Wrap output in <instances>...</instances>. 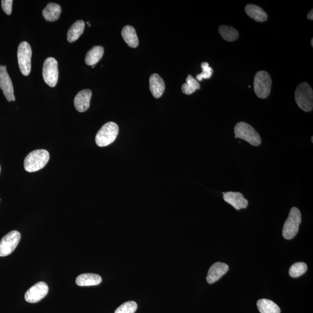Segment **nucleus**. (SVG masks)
Segmentation results:
<instances>
[{"mask_svg": "<svg viewBox=\"0 0 313 313\" xmlns=\"http://www.w3.org/2000/svg\"><path fill=\"white\" fill-rule=\"evenodd\" d=\"M150 90L153 97L160 98L165 91V82L158 74H153L150 78Z\"/></svg>", "mask_w": 313, "mask_h": 313, "instance_id": "nucleus-15", "label": "nucleus"}, {"mask_svg": "<svg viewBox=\"0 0 313 313\" xmlns=\"http://www.w3.org/2000/svg\"><path fill=\"white\" fill-rule=\"evenodd\" d=\"M308 18L309 20H313V10H312L309 12V13L308 14Z\"/></svg>", "mask_w": 313, "mask_h": 313, "instance_id": "nucleus-29", "label": "nucleus"}, {"mask_svg": "<svg viewBox=\"0 0 313 313\" xmlns=\"http://www.w3.org/2000/svg\"><path fill=\"white\" fill-rule=\"evenodd\" d=\"M308 271V266L303 262H297L291 267L289 274L291 277L297 278L305 274Z\"/></svg>", "mask_w": 313, "mask_h": 313, "instance_id": "nucleus-25", "label": "nucleus"}, {"mask_svg": "<svg viewBox=\"0 0 313 313\" xmlns=\"http://www.w3.org/2000/svg\"><path fill=\"white\" fill-rule=\"evenodd\" d=\"M102 282L100 276L92 273H85L76 278V284L80 287L94 286L99 285Z\"/></svg>", "mask_w": 313, "mask_h": 313, "instance_id": "nucleus-16", "label": "nucleus"}, {"mask_svg": "<svg viewBox=\"0 0 313 313\" xmlns=\"http://www.w3.org/2000/svg\"><path fill=\"white\" fill-rule=\"evenodd\" d=\"M48 291V286L45 282H39L27 291L24 299L30 303H38L47 295Z\"/></svg>", "mask_w": 313, "mask_h": 313, "instance_id": "nucleus-10", "label": "nucleus"}, {"mask_svg": "<svg viewBox=\"0 0 313 313\" xmlns=\"http://www.w3.org/2000/svg\"><path fill=\"white\" fill-rule=\"evenodd\" d=\"M121 35L129 47L137 48L139 45L136 29L131 26H126L122 29Z\"/></svg>", "mask_w": 313, "mask_h": 313, "instance_id": "nucleus-19", "label": "nucleus"}, {"mask_svg": "<svg viewBox=\"0 0 313 313\" xmlns=\"http://www.w3.org/2000/svg\"><path fill=\"white\" fill-rule=\"evenodd\" d=\"M0 88L8 102L15 101L13 84L6 66H0Z\"/></svg>", "mask_w": 313, "mask_h": 313, "instance_id": "nucleus-11", "label": "nucleus"}, {"mask_svg": "<svg viewBox=\"0 0 313 313\" xmlns=\"http://www.w3.org/2000/svg\"><path fill=\"white\" fill-rule=\"evenodd\" d=\"M119 129L115 122H109L102 126L97 134L95 142L99 147H106L112 144L118 136Z\"/></svg>", "mask_w": 313, "mask_h": 313, "instance_id": "nucleus-5", "label": "nucleus"}, {"mask_svg": "<svg viewBox=\"0 0 313 313\" xmlns=\"http://www.w3.org/2000/svg\"><path fill=\"white\" fill-rule=\"evenodd\" d=\"M0 172H1V168H0Z\"/></svg>", "mask_w": 313, "mask_h": 313, "instance_id": "nucleus-33", "label": "nucleus"}, {"mask_svg": "<svg viewBox=\"0 0 313 313\" xmlns=\"http://www.w3.org/2000/svg\"><path fill=\"white\" fill-rule=\"evenodd\" d=\"M245 11L248 16L257 22H263L268 20V15L266 12L256 5L248 4Z\"/></svg>", "mask_w": 313, "mask_h": 313, "instance_id": "nucleus-17", "label": "nucleus"}, {"mask_svg": "<svg viewBox=\"0 0 313 313\" xmlns=\"http://www.w3.org/2000/svg\"><path fill=\"white\" fill-rule=\"evenodd\" d=\"M85 29V22L79 20L74 23L67 32V41L73 42L78 40L79 37L83 33Z\"/></svg>", "mask_w": 313, "mask_h": 313, "instance_id": "nucleus-20", "label": "nucleus"}, {"mask_svg": "<svg viewBox=\"0 0 313 313\" xmlns=\"http://www.w3.org/2000/svg\"><path fill=\"white\" fill-rule=\"evenodd\" d=\"M202 73L196 76V79L198 81H201L203 79H208L211 78L213 74V69L209 65L207 62L201 64Z\"/></svg>", "mask_w": 313, "mask_h": 313, "instance_id": "nucleus-27", "label": "nucleus"}, {"mask_svg": "<svg viewBox=\"0 0 313 313\" xmlns=\"http://www.w3.org/2000/svg\"><path fill=\"white\" fill-rule=\"evenodd\" d=\"M62 12L60 6L55 3H49L42 11L43 17L49 21H55L59 19Z\"/></svg>", "mask_w": 313, "mask_h": 313, "instance_id": "nucleus-18", "label": "nucleus"}, {"mask_svg": "<svg viewBox=\"0 0 313 313\" xmlns=\"http://www.w3.org/2000/svg\"><path fill=\"white\" fill-rule=\"evenodd\" d=\"M235 137L240 138L254 146H258L262 142L258 133L250 124L244 122H238L235 127Z\"/></svg>", "mask_w": 313, "mask_h": 313, "instance_id": "nucleus-4", "label": "nucleus"}, {"mask_svg": "<svg viewBox=\"0 0 313 313\" xmlns=\"http://www.w3.org/2000/svg\"><path fill=\"white\" fill-rule=\"evenodd\" d=\"M87 24H88V26H89V27H90V26H91V24H90V23L87 22Z\"/></svg>", "mask_w": 313, "mask_h": 313, "instance_id": "nucleus-31", "label": "nucleus"}, {"mask_svg": "<svg viewBox=\"0 0 313 313\" xmlns=\"http://www.w3.org/2000/svg\"><path fill=\"white\" fill-rule=\"evenodd\" d=\"M229 271V266L226 263L216 262L209 269L207 281L209 284H213L225 275Z\"/></svg>", "mask_w": 313, "mask_h": 313, "instance_id": "nucleus-13", "label": "nucleus"}, {"mask_svg": "<svg viewBox=\"0 0 313 313\" xmlns=\"http://www.w3.org/2000/svg\"><path fill=\"white\" fill-rule=\"evenodd\" d=\"M296 103L300 109L306 112L313 109V91L311 86L304 82L297 86L294 93Z\"/></svg>", "mask_w": 313, "mask_h": 313, "instance_id": "nucleus-2", "label": "nucleus"}, {"mask_svg": "<svg viewBox=\"0 0 313 313\" xmlns=\"http://www.w3.org/2000/svg\"><path fill=\"white\" fill-rule=\"evenodd\" d=\"M199 89H200V85L198 81L190 75L187 78L186 83L182 86L183 93L186 95H191Z\"/></svg>", "mask_w": 313, "mask_h": 313, "instance_id": "nucleus-24", "label": "nucleus"}, {"mask_svg": "<svg viewBox=\"0 0 313 313\" xmlns=\"http://www.w3.org/2000/svg\"><path fill=\"white\" fill-rule=\"evenodd\" d=\"M21 235L19 232L13 230L2 237L0 241V256L10 255L19 244Z\"/></svg>", "mask_w": 313, "mask_h": 313, "instance_id": "nucleus-9", "label": "nucleus"}, {"mask_svg": "<svg viewBox=\"0 0 313 313\" xmlns=\"http://www.w3.org/2000/svg\"><path fill=\"white\" fill-rule=\"evenodd\" d=\"M223 193L224 200L232 205L235 210H240L247 207L248 201L241 193L229 192Z\"/></svg>", "mask_w": 313, "mask_h": 313, "instance_id": "nucleus-12", "label": "nucleus"}, {"mask_svg": "<svg viewBox=\"0 0 313 313\" xmlns=\"http://www.w3.org/2000/svg\"><path fill=\"white\" fill-rule=\"evenodd\" d=\"M50 159V153L47 150L39 149L34 150L26 156L24 161V168L29 173H35L44 168Z\"/></svg>", "mask_w": 313, "mask_h": 313, "instance_id": "nucleus-1", "label": "nucleus"}, {"mask_svg": "<svg viewBox=\"0 0 313 313\" xmlns=\"http://www.w3.org/2000/svg\"><path fill=\"white\" fill-rule=\"evenodd\" d=\"M43 78L45 83L51 87L57 85L59 78L58 63L54 58H48L44 61L42 68Z\"/></svg>", "mask_w": 313, "mask_h": 313, "instance_id": "nucleus-8", "label": "nucleus"}, {"mask_svg": "<svg viewBox=\"0 0 313 313\" xmlns=\"http://www.w3.org/2000/svg\"><path fill=\"white\" fill-rule=\"evenodd\" d=\"M257 307L260 313H280L281 309L277 304L271 300L260 299L257 302Z\"/></svg>", "mask_w": 313, "mask_h": 313, "instance_id": "nucleus-22", "label": "nucleus"}, {"mask_svg": "<svg viewBox=\"0 0 313 313\" xmlns=\"http://www.w3.org/2000/svg\"><path fill=\"white\" fill-rule=\"evenodd\" d=\"M137 308V305L136 302L128 301L119 306L115 313H135Z\"/></svg>", "mask_w": 313, "mask_h": 313, "instance_id": "nucleus-26", "label": "nucleus"}, {"mask_svg": "<svg viewBox=\"0 0 313 313\" xmlns=\"http://www.w3.org/2000/svg\"><path fill=\"white\" fill-rule=\"evenodd\" d=\"M104 48L101 46H95L86 54L85 62L88 66H95L102 59Z\"/></svg>", "mask_w": 313, "mask_h": 313, "instance_id": "nucleus-21", "label": "nucleus"}, {"mask_svg": "<svg viewBox=\"0 0 313 313\" xmlns=\"http://www.w3.org/2000/svg\"><path fill=\"white\" fill-rule=\"evenodd\" d=\"M92 91L90 90H84L77 94L74 104L75 108L79 112L87 111L90 106Z\"/></svg>", "mask_w": 313, "mask_h": 313, "instance_id": "nucleus-14", "label": "nucleus"}, {"mask_svg": "<svg viewBox=\"0 0 313 313\" xmlns=\"http://www.w3.org/2000/svg\"><path fill=\"white\" fill-rule=\"evenodd\" d=\"M219 32L222 38L225 40L232 42L237 40L238 38L239 33L234 27L222 25L219 28Z\"/></svg>", "mask_w": 313, "mask_h": 313, "instance_id": "nucleus-23", "label": "nucleus"}, {"mask_svg": "<svg viewBox=\"0 0 313 313\" xmlns=\"http://www.w3.org/2000/svg\"><path fill=\"white\" fill-rule=\"evenodd\" d=\"M302 222V215L298 208L293 207L291 209L289 215L285 221L282 235L286 240H291L295 237L298 233L300 224Z\"/></svg>", "mask_w": 313, "mask_h": 313, "instance_id": "nucleus-3", "label": "nucleus"}, {"mask_svg": "<svg viewBox=\"0 0 313 313\" xmlns=\"http://www.w3.org/2000/svg\"><path fill=\"white\" fill-rule=\"evenodd\" d=\"M313 137H312V142H313Z\"/></svg>", "mask_w": 313, "mask_h": 313, "instance_id": "nucleus-32", "label": "nucleus"}, {"mask_svg": "<svg viewBox=\"0 0 313 313\" xmlns=\"http://www.w3.org/2000/svg\"><path fill=\"white\" fill-rule=\"evenodd\" d=\"M272 79L269 74L266 72H257L254 78V90L257 97L260 99H266L271 93Z\"/></svg>", "mask_w": 313, "mask_h": 313, "instance_id": "nucleus-6", "label": "nucleus"}, {"mask_svg": "<svg viewBox=\"0 0 313 313\" xmlns=\"http://www.w3.org/2000/svg\"><path fill=\"white\" fill-rule=\"evenodd\" d=\"M32 48L28 42H21L18 49V61L23 75L27 76L31 72Z\"/></svg>", "mask_w": 313, "mask_h": 313, "instance_id": "nucleus-7", "label": "nucleus"}, {"mask_svg": "<svg viewBox=\"0 0 313 313\" xmlns=\"http://www.w3.org/2000/svg\"><path fill=\"white\" fill-rule=\"evenodd\" d=\"M12 3H13L12 0H2L1 1L2 8L6 14L8 15L11 14Z\"/></svg>", "mask_w": 313, "mask_h": 313, "instance_id": "nucleus-28", "label": "nucleus"}, {"mask_svg": "<svg viewBox=\"0 0 313 313\" xmlns=\"http://www.w3.org/2000/svg\"><path fill=\"white\" fill-rule=\"evenodd\" d=\"M311 44H312V47H313V39H312Z\"/></svg>", "mask_w": 313, "mask_h": 313, "instance_id": "nucleus-30", "label": "nucleus"}]
</instances>
